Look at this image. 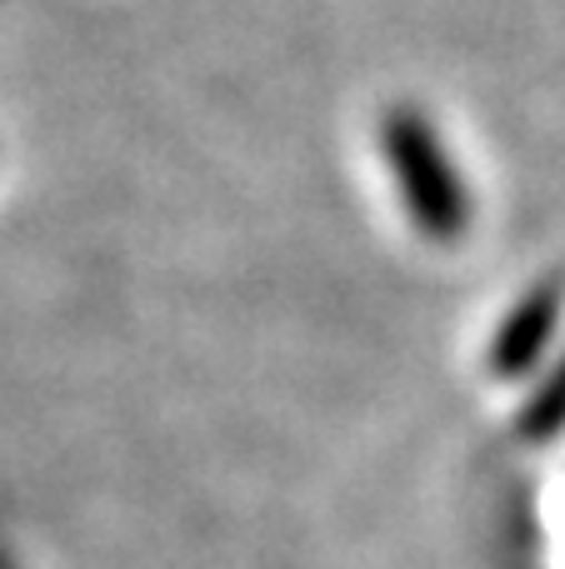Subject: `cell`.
<instances>
[{"label": "cell", "instance_id": "obj_2", "mask_svg": "<svg viewBox=\"0 0 565 569\" xmlns=\"http://www.w3.org/2000/svg\"><path fill=\"white\" fill-rule=\"evenodd\" d=\"M561 310H565V300L556 284H536L531 295H521L516 310L490 335V370H496L500 380H516V375L536 370L541 355L551 350V340H556V330H561Z\"/></svg>", "mask_w": 565, "mask_h": 569}, {"label": "cell", "instance_id": "obj_3", "mask_svg": "<svg viewBox=\"0 0 565 569\" xmlns=\"http://www.w3.org/2000/svg\"><path fill=\"white\" fill-rule=\"evenodd\" d=\"M521 430H526L531 440H551V435L565 430V355L556 370L541 380V390L531 395V405L521 410Z\"/></svg>", "mask_w": 565, "mask_h": 569}, {"label": "cell", "instance_id": "obj_1", "mask_svg": "<svg viewBox=\"0 0 565 569\" xmlns=\"http://www.w3.org/2000/svg\"><path fill=\"white\" fill-rule=\"evenodd\" d=\"M376 136L416 236H426L430 246H456L470 230V190L456 160H450L440 130L430 126V116L400 100L380 116Z\"/></svg>", "mask_w": 565, "mask_h": 569}]
</instances>
